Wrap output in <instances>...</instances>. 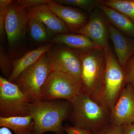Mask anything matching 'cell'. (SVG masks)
<instances>
[{
	"instance_id": "obj_1",
	"label": "cell",
	"mask_w": 134,
	"mask_h": 134,
	"mask_svg": "<svg viewBox=\"0 0 134 134\" xmlns=\"http://www.w3.org/2000/svg\"><path fill=\"white\" fill-rule=\"evenodd\" d=\"M72 108V103L67 100H34L29 109V115L33 121L31 133L65 134L63 122L69 118Z\"/></svg>"
},
{
	"instance_id": "obj_8",
	"label": "cell",
	"mask_w": 134,
	"mask_h": 134,
	"mask_svg": "<svg viewBox=\"0 0 134 134\" xmlns=\"http://www.w3.org/2000/svg\"><path fill=\"white\" fill-rule=\"evenodd\" d=\"M61 45L54 47L53 46L46 53L52 69L81 77V51Z\"/></svg>"
},
{
	"instance_id": "obj_13",
	"label": "cell",
	"mask_w": 134,
	"mask_h": 134,
	"mask_svg": "<svg viewBox=\"0 0 134 134\" xmlns=\"http://www.w3.org/2000/svg\"><path fill=\"white\" fill-rule=\"evenodd\" d=\"M47 5L65 23L70 32L75 33L88 21L87 15L76 8L60 5L52 0Z\"/></svg>"
},
{
	"instance_id": "obj_28",
	"label": "cell",
	"mask_w": 134,
	"mask_h": 134,
	"mask_svg": "<svg viewBox=\"0 0 134 134\" xmlns=\"http://www.w3.org/2000/svg\"><path fill=\"white\" fill-rule=\"evenodd\" d=\"M123 127L124 134H134V124H131Z\"/></svg>"
},
{
	"instance_id": "obj_20",
	"label": "cell",
	"mask_w": 134,
	"mask_h": 134,
	"mask_svg": "<svg viewBox=\"0 0 134 134\" xmlns=\"http://www.w3.org/2000/svg\"><path fill=\"white\" fill-rule=\"evenodd\" d=\"M102 4L125 15L134 23V0H106Z\"/></svg>"
},
{
	"instance_id": "obj_12",
	"label": "cell",
	"mask_w": 134,
	"mask_h": 134,
	"mask_svg": "<svg viewBox=\"0 0 134 134\" xmlns=\"http://www.w3.org/2000/svg\"><path fill=\"white\" fill-rule=\"evenodd\" d=\"M105 22L116 58L124 70L127 63L134 54V38L117 30L106 18Z\"/></svg>"
},
{
	"instance_id": "obj_19",
	"label": "cell",
	"mask_w": 134,
	"mask_h": 134,
	"mask_svg": "<svg viewBox=\"0 0 134 134\" xmlns=\"http://www.w3.org/2000/svg\"><path fill=\"white\" fill-rule=\"evenodd\" d=\"M29 15L28 30L32 38L38 43L52 39L54 34L35 16L29 13Z\"/></svg>"
},
{
	"instance_id": "obj_9",
	"label": "cell",
	"mask_w": 134,
	"mask_h": 134,
	"mask_svg": "<svg viewBox=\"0 0 134 134\" xmlns=\"http://www.w3.org/2000/svg\"><path fill=\"white\" fill-rule=\"evenodd\" d=\"M29 12L18 6L16 1H12L9 7L5 22V31L10 47L19 42L28 30Z\"/></svg>"
},
{
	"instance_id": "obj_10",
	"label": "cell",
	"mask_w": 134,
	"mask_h": 134,
	"mask_svg": "<svg viewBox=\"0 0 134 134\" xmlns=\"http://www.w3.org/2000/svg\"><path fill=\"white\" fill-rule=\"evenodd\" d=\"M110 123L124 126L134 123L133 86L127 84L110 113Z\"/></svg>"
},
{
	"instance_id": "obj_3",
	"label": "cell",
	"mask_w": 134,
	"mask_h": 134,
	"mask_svg": "<svg viewBox=\"0 0 134 134\" xmlns=\"http://www.w3.org/2000/svg\"><path fill=\"white\" fill-rule=\"evenodd\" d=\"M81 59L83 93L100 104L105 69L104 50L97 48L81 51Z\"/></svg>"
},
{
	"instance_id": "obj_16",
	"label": "cell",
	"mask_w": 134,
	"mask_h": 134,
	"mask_svg": "<svg viewBox=\"0 0 134 134\" xmlns=\"http://www.w3.org/2000/svg\"><path fill=\"white\" fill-rule=\"evenodd\" d=\"M104 16L117 30L129 37L134 38V23L125 15L107 6H100Z\"/></svg>"
},
{
	"instance_id": "obj_5",
	"label": "cell",
	"mask_w": 134,
	"mask_h": 134,
	"mask_svg": "<svg viewBox=\"0 0 134 134\" xmlns=\"http://www.w3.org/2000/svg\"><path fill=\"white\" fill-rule=\"evenodd\" d=\"M83 92L81 77L53 70L43 85L40 98L44 101L65 100L71 102Z\"/></svg>"
},
{
	"instance_id": "obj_29",
	"label": "cell",
	"mask_w": 134,
	"mask_h": 134,
	"mask_svg": "<svg viewBox=\"0 0 134 134\" xmlns=\"http://www.w3.org/2000/svg\"><path fill=\"white\" fill-rule=\"evenodd\" d=\"M0 134H13L8 128L5 127H1L0 129ZM26 134H31V132Z\"/></svg>"
},
{
	"instance_id": "obj_18",
	"label": "cell",
	"mask_w": 134,
	"mask_h": 134,
	"mask_svg": "<svg viewBox=\"0 0 134 134\" xmlns=\"http://www.w3.org/2000/svg\"><path fill=\"white\" fill-rule=\"evenodd\" d=\"M33 121L30 115L9 117H0V127L13 130L15 134H26L31 132Z\"/></svg>"
},
{
	"instance_id": "obj_14",
	"label": "cell",
	"mask_w": 134,
	"mask_h": 134,
	"mask_svg": "<svg viewBox=\"0 0 134 134\" xmlns=\"http://www.w3.org/2000/svg\"><path fill=\"white\" fill-rule=\"evenodd\" d=\"M30 14L35 16L54 34L68 33L66 25L48 7L42 4L26 9Z\"/></svg>"
},
{
	"instance_id": "obj_23",
	"label": "cell",
	"mask_w": 134,
	"mask_h": 134,
	"mask_svg": "<svg viewBox=\"0 0 134 134\" xmlns=\"http://www.w3.org/2000/svg\"><path fill=\"white\" fill-rule=\"evenodd\" d=\"M12 1V0L0 1V37L1 41H3L6 36L5 22L9 7Z\"/></svg>"
},
{
	"instance_id": "obj_4",
	"label": "cell",
	"mask_w": 134,
	"mask_h": 134,
	"mask_svg": "<svg viewBox=\"0 0 134 134\" xmlns=\"http://www.w3.org/2000/svg\"><path fill=\"white\" fill-rule=\"evenodd\" d=\"M103 50L105 69L100 104L110 114L127 83L124 70L110 47Z\"/></svg>"
},
{
	"instance_id": "obj_7",
	"label": "cell",
	"mask_w": 134,
	"mask_h": 134,
	"mask_svg": "<svg viewBox=\"0 0 134 134\" xmlns=\"http://www.w3.org/2000/svg\"><path fill=\"white\" fill-rule=\"evenodd\" d=\"M52 71L45 53L22 72L13 83L34 100H41V90Z\"/></svg>"
},
{
	"instance_id": "obj_24",
	"label": "cell",
	"mask_w": 134,
	"mask_h": 134,
	"mask_svg": "<svg viewBox=\"0 0 134 134\" xmlns=\"http://www.w3.org/2000/svg\"><path fill=\"white\" fill-rule=\"evenodd\" d=\"M127 84L134 86V54L127 63L124 69Z\"/></svg>"
},
{
	"instance_id": "obj_27",
	"label": "cell",
	"mask_w": 134,
	"mask_h": 134,
	"mask_svg": "<svg viewBox=\"0 0 134 134\" xmlns=\"http://www.w3.org/2000/svg\"><path fill=\"white\" fill-rule=\"evenodd\" d=\"M63 127L65 132L68 134H91L81 129L68 125H65Z\"/></svg>"
},
{
	"instance_id": "obj_21",
	"label": "cell",
	"mask_w": 134,
	"mask_h": 134,
	"mask_svg": "<svg viewBox=\"0 0 134 134\" xmlns=\"http://www.w3.org/2000/svg\"><path fill=\"white\" fill-rule=\"evenodd\" d=\"M59 4L69 7L81 8L91 12L98 5H101L102 1L95 0H55Z\"/></svg>"
},
{
	"instance_id": "obj_6",
	"label": "cell",
	"mask_w": 134,
	"mask_h": 134,
	"mask_svg": "<svg viewBox=\"0 0 134 134\" xmlns=\"http://www.w3.org/2000/svg\"><path fill=\"white\" fill-rule=\"evenodd\" d=\"M34 100L17 85L0 76V117L29 115V107Z\"/></svg>"
},
{
	"instance_id": "obj_26",
	"label": "cell",
	"mask_w": 134,
	"mask_h": 134,
	"mask_svg": "<svg viewBox=\"0 0 134 134\" xmlns=\"http://www.w3.org/2000/svg\"><path fill=\"white\" fill-rule=\"evenodd\" d=\"M50 0H19L17 1L18 6L21 8L26 9L37 5L47 4Z\"/></svg>"
},
{
	"instance_id": "obj_17",
	"label": "cell",
	"mask_w": 134,
	"mask_h": 134,
	"mask_svg": "<svg viewBox=\"0 0 134 134\" xmlns=\"http://www.w3.org/2000/svg\"><path fill=\"white\" fill-rule=\"evenodd\" d=\"M52 43L64 45L74 50L83 51L101 48L86 36L79 34H57L52 40Z\"/></svg>"
},
{
	"instance_id": "obj_15",
	"label": "cell",
	"mask_w": 134,
	"mask_h": 134,
	"mask_svg": "<svg viewBox=\"0 0 134 134\" xmlns=\"http://www.w3.org/2000/svg\"><path fill=\"white\" fill-rule=\"evenodd\" d=\"M53 43H48L39 47L34 50L25 53L21 58L11 60L13 66L11 74L8 79L9 81L13 82L20 75L38 60L43 54L52 47Z\"/></svg>"
},
{
	"instance_id": "obj_22",
	"label": "cell",
	"mask_w": 134,
	"mask_h": 134,
	"mask_svg": "<svg viewBox=\"0 0 134 134\" xmlns=\"http://www.w3.org/2000/svg\"><path fill=\"white\" fill-rule=\"evenodd\" d=\"M0 68L2 74L9 78L12 72L13 66L8 55L2 46L0 47Z\"/></svg>"
},
{
	"instance_id": "obj_30",
	"label": "cell",
	"mask_w": 134,
	"mask_h": 134,
	"mask_svg": "<svg viewBox=\"0 0 134 134\" xmlns=\"http://www.w3.org/2000/svg\"><path fill=\"white\" fill-rule=\"evenodd\" d=\"M134 90V86H133Z\"/></svg>"
},
{
	"instance_id": "obj_31",
	"label": "cell",
	"mask_w": 134,
	"mask_h": 134,
	"mask_svg": "<svg viewBox=\"0 0 134 134\" xmlns=\"http://www.w3.org/2000/svg\"><path fill=\"white\" fill-rule=\"evenodd\" d=\"M133 124H134V123H133Z\"/></svg>"
},
{
	"instance_id": "obj_2",
	"label": "cell",
	"mask_w": 134,
	"mask_h": 134,
	"mask_svg": "<svg viewBox=\"0 0 134 134\" xmlns=\"http://www.w3.org/2000/svg\"><path fill=\"white\" fill-rule=\"evenodd\" d=\"M71 103L69 119L74 126L93 134L110 123V114L85 94L77 96Z\"/></svg>"
},
{
	"instance_id": "obj_11",
	"label": "cell",
	"mask_w": 134,
	"mask_h": 134,
	"mask_svg": "<svg viewBox=\"0 0 134 134\" xmlns=\"http://www.w3.org/2000/svg\"><path fill=\"white\" fill-rule=\"evenodd\" d=\"M108 33L105 17L97 9L92 12L85 25L75 33L86 36L96 45L104 49L109 46Z\"/></svg>"
},
{
	"instance_id": "obj_25",
	"label": "cell",
	"mask_w": 134,
	"mask_h": 134,
	"mask_svg": "<svg viewBox=\"0 0 134 134\" xmlns=\"http://www.w3.org/2000/svg\"><path fill=\"white\" fill-rule=\"evenodd\" d=\"M91 134H124L123 127L109 123L102 129Z\"/></svg>"
}]
</instances>
